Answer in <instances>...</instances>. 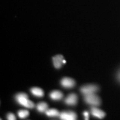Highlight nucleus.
Returning a JSON list of instances; mask_svg holds the SVG:
<instances>
[{
    "instance_id": "1",
    "label": "nucleus",
    "mask_w": 120,
    "mask_h": 120,
    "mask_svg": "<svg viewBox=\"0 0 120 120\" xmlns=\"http://www.w3.org/2000/svg\"><path fill=\"white\" fill-rule=\"evenodd\" d=\"M15 98L17 102L24 107L28 109H32L34 107V103L28 100L27 94H26L20 93L17 94Z\"/></svg>"
},
{
    "instance_id": "2",
    "label": "nucleus",
    "mask_w": 120,
    "mask_h": 120,
    "mask_svg": "<svg viewBox=\"0 0 120 120\" xmlns=\"http://www.w3.org/2000/svg\"><path fill=\"white\" fill-rule=\"evenodd\" d=\"M84 100L87 104L92 106H98L101 103V99L94 94L84 96Z\"/></svg>"
},
{
    "instance_id": "3",
    "label": "nucleus",
    "mask_w": 120,
    "mask_h": 120,
    "mask_svg": "<svg viewBox=\"0 0 120 120\" xmlns=\"http://www.w3.org/2000/svg\"><path fill=\"white\" fill-rule=\"evenodd\" d=\"M98 90V87L95 85H87L81 87L80 91L84 95L94 94Z\"/></svg>"
},
{
    "instance_id": "4",
    "label": "nucleus",
    "mask_w": 120,
    "mask_h": 120,
    "mask_svg": "<svg viewBox=\"0 0 120 120\" xmlns=\"http://www.w3.org/2000/svg\"><path fill=\"white\" fill-rule=\"evenodd\" d=\"M60 118L63 120H75L77 119V115L73 111H64L60 114Z\"/></svg>"
},
{
    "instance_id": "5",
    "label": "nucleus",
    "mask_w": 120,
    "mask_h": 120,
    "mask_svg": "<svg viewBox=\"0 0 120 120\" xmlns=\"http://www.w3.org/2000/svg\"><path fill=\"white\" fill-rule=\"evenodd\" d=\"M52 60H53L54 66L57 69L60 68L63 64H66L65 60H64V56L61 55H58L54 56Z\"/></svg>"
},
{
    "instance_id": "6",
    "label": "nucleus",
    "mask_w": 120,
    "mask_h": 120,
    "mask_svg": "<svg viewBox=\"0 0 120 120\" xmlns=\"http://www.w3.org/2000/svg\"><path fill=\"white\" fill-rule=\"evenodd\" d=\"M75 81L73 79L69 77H64L61 81V85L65 88H72L75 86Z\"/></svg>"
},
{
    "instance_id": "7",
    "label": "nucleus",
    "mask_w": 120,
    "mask_h": 120,
    "mask_svg": "<svg viewBox=\"0 0 120 120\" xmlns=\"http://www.w3.org/2000/svg\"><path fill=\"white\" fill-rule=\"evenodd\" d=\"M77 96L75 94H71L66 97L64 100V102L68 105H75L77 104Z\"/></svg>"
},
{
    "instance_id": "8",
    "label": "nucleus",
    "mask_w": 120,
    "mask_h": 120,
    "mask_svg": "<svg viewBox=\"0 0 120 120\" xmlns=\"http://www.w3.org/2000/svg\"><path fill=\"white\" fill-rule=\"evenodd\" d=\"M91 112L93 116L98 118H103L106 115V113L103 111L96 107H92L91 109Z\"/></svg>"
},
{
    "instance_id": "9",
    "label": "nucleus",
    "mask_w": 120,
    "mask_h": 120,
    "mask_svg": "<svg viewBox=\"0 0 120 120\" xmlns=\"http://www.w3.org/2000/svg\"><path fill=\"white\" fill-rule=\"evenodd\" d=\"M49 96H50L51 98L53 100H59L63 98L64 95L61 91L55 90V91H53L50 93Z\"/></svg>"
},
{
    "instance_id": "10",
    "label": "nucleus",
    "mask_w": 120,
    "mask_h": 120,
    "mask_svg": "<svg viewBox=\"0 0 120 120\" xmlns=\"http://www.w3.org/2000/svg\"><path fill=\"white\" fill-rule=\"evenodd\" d=\"M31 92L34 95L37 97H43L44 95L43 91L38 87H33L31 89Z\"/></svg>"
},
{
    "instance_id": "11",
    "label": "nucleus",
    "mask_w": 120,
    "mask_h": 120,
    "mask_svg": "<svg viewBox=\"0 0 120 120\" xmlns=\"http://www.w3.org/2000/svg\"><path fill=\"white\" fill-rule=\"evenodd\" d=\"M46 115L49 117H57L59 116L60 113L56 109H48L46 112Z\"/></svg>"
},
{
    "instance_id": "12",
    "label": "nucleus",
    "mask_w": 120,
    "mask_h": 120,
    "mask_svg": "<svg viewBox=\"0 0 120 120\" xmlns=\"http://www.w3.org/2000/svg\"><path fill=\"white\" fill-rule=\"evenodd\" d=\"M37 109L40 112H45L48 109V105L45 102H40L37 105Z\"/></svg>"
},
{
    "instance_id": "13",
    "label": "nucleus",
    "mask_w": 120,
    "mask_h": 120,
    "mask_svg": "<svg viewBox=\"0 0 120 120\" xmlns=\"http://www.w3.org/2000/svg\"><path fill=\"white\" fill-rule=\"evenodd\" d=\"M18 115L21 118H26L29 115V112L27 110H20L18 112Z\"/></svg>"
},
{
    "instance_id": "14",
    "label": "nucleus",
    "mask_w": 120,
    "mask_h": 120,
    "mask_svg": "<svg viewBox=\"0 0 120 120\" xmlns=\"http://www.w3.org/2000/svg\"><path fill=\"white\" fill-rule=\"evenodd\" d=\"M7 119L9 120H16V116H15V115L12 113H9L7 116Z\"/></svg>"
},
{
    "instance_id": "15",
    "label": "nucleus",
    "mask_w": 120,
    "mask_h": 120,
    "mask_svg": "<svg viewBox=\"0 0 120 120\" xmlns=\"http://www.w3.org/2000/svg\"><path fill=\"white\" fill-rule=\"evenodd\" d=\"M83 115L85 117V120H88L89 119V113L87 111H85L83 112Z\"/></svg>"
},
{
    "instance_id": "16",
    "label": "nucleus",
    "mask_w": 120,
    "mask_h": 120,
    "mask_svg": "<svg viewBox=\"0 0 120 120\" xmlns=\"http://www.w3.org/2000/svg\"><path fill=\"white\" fill-rule=\"evenodd\" d=\"M118 80L120 81V71L118 73Z\"/></svg>"
}]
</instances>
